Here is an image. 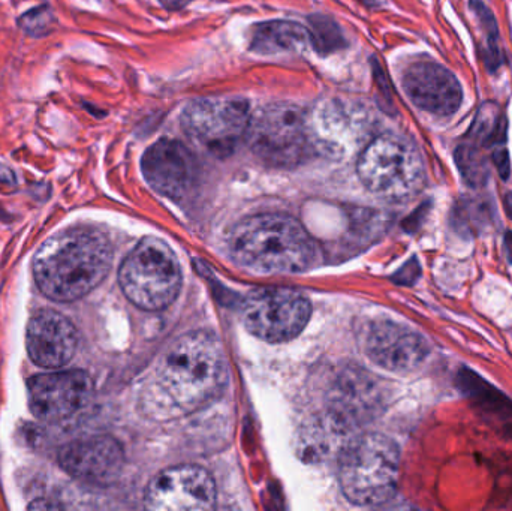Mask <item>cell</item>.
I'll use <instances>...</instances> for the list:
<instances>
[{"instance_id":"obj_18","label":"cell","mask_w":512,"mask_h":511,"mask_svg":"<svg viewBox=\"0 0 512 511\" xmlns=\"http://www.w3.org/2000/svg\"><path fill=\"white\" fill-rule=\"evenodd\" d=\"M378 405H381V390L373 378L352 374L342 378L337 387L334 416L337 422L354 423L375 414Z\"/></svg>"},{"instance_id":"obj_6","label":"cell","mask_w":512,"mask_h":511,"mask_svg":"<svg viewBox=\"0 0 512 511\" xmlns=\"http://www.w3.org/2000/svg\"><path fill=\"white\" fill-rule=\"evenodd\" d=\"M119 284L137 308L161 311L179 296L182 269L173 249L164 240L147 237L123 260Z\"/></svg>"},{"instance_id":"obj_25","label":"cell","mask_w":512,"mask_h":511,"mask_svg":"<svg viewBox=\"0 0 512 511\" xmlns=\"http://www.w3.org/2000/svg\"><path fill=\"white\" fill-rule=\"evenodd\" d=\"M373 66H375V78L376 81H378L379 90H381L382 95L385 96L384 99L385 101L388 102L390 108H393V99H391L390 84H387V78H385L384 72L381 71V68H379L378 63H373Z\"/></svg>"},{"instance_id":"obj_14","label":"cell","mask_w":512,"mask_h":511,"mask_svg":"<svg viewBox=\"0 0 512 511\" xmlns=\"http://www.w3.org/2000/svg\"><path fill=\"white\" fill-rule=\"evenodd\" d=\"M141 170L158 194L174 201L183 200L197 180V162L191 150L171 138H162L146 150Z\"/></svg>"},{"instance_id":"obj_17","label":"cell","mask_w":512,"mask_h":511,"mask_svg":"<svg viewBox=\"0 0 512 511\" xmlns=\"http://www.w3.org/2000/svg\"><path fill=\"white\" fill-rule=\"evenodd\" d=\"M26 348L35 365L47 369L63 368L77 353V329L59 312L38 311L27 324Z\"/></svg>"},{"instance_id":"obj_12","label":"cell","mask_w":512,"mask_h":511,"mask_svg":"<svg viewBox=\"0 0 512 511\" xmlns=\"http://www.w3.org/2000/svg\"><path fill=\"white\" fill-rule=\"evenodd\" d=\"M307 117L315 150L337 158L354 152L370 132L364 108L345 104L339 99L325 101Z\"/></svg>"},{"instance_id":"obj_24","label":"cell","mask_w":512,"mask_h":511,"mask_svg":"<svg viewBox=\"0 0 512 511\" xmlns=\"http://www.w3.org/2000/svg\"><path fill=\"white\" fill-rule=\"evenodd\" d=\"M492 161L495 167L498 168L499 174L502 179L507 180L511 173V161L510 153H508L507 147L498 146L493 149Z\"/></svg>"},{"instance_id":"obj_26","label":"cell","mask_w":512,"mask_h":511,"mask_svg":"<svg viewBox=\"0 0 512 511\" xmlns=\"http://www.w3.org/2000/svg\"><path fill=\"white\" fill-rule=\"evenodd\" d=\"M505 248H507L508 260L512 263V231H508L507 236H505Z\"/></svg>"},{"instance_id":"obj_3","label":"cell","mask_w":512,"mask_h":511,"mask_svg":"<svg viewBox=\"0 0 512 511\" xmlns=\"http://www.w3.org/2000/svg\"><path fill=\"white\" fill-rule=\"evenodd\" d=\"M230 252L252 272L300 273L315 263V243L297 219L282 213L249 216L234 227Z\"/></svg>"},{"instance_id":"obj_22","label":"cell","mask_w":512,"mask_h":511,"mask_svg":"<svg viewBox=\"0 0 512 511\" xmlns=\"http://www.w3.org/2000/svg\"><path fill=\"white\" fill-rule=\"evenodd\" d=\"M309 42L321 56H330L348 45L339 24L328 15L313 14L309 17Z\"/></svg>"},{"instance_id":"obj_8","label":"cell","mask_w":512,"mask_h":511,"mask_svg":"<svg viewBox=\"0 0 512 511\" xmlns=\"http://www.w3.org/2000/svg\"><path fill=\"white\" fill-rule=\"evenodd\" d=\"M251 105L243 98H200L189 102L182 114L186 135L219 159L228 158L245 140Z\"/></svg>"},{"instance_id":"obj_1","label":"cell","mask_w":512,"mask_h":511,"mask_svg":"<svg viewBox=\"0 0 512 511\" xmlns=\"http://www.w3.org/2000/svg\"><path fill=\"white\" fill-rule=\"evenodd\" d=\"M227 381L221 341L209 332L188 333L174 342L156 368L150 411L158 420L188 416L215 401Z\"/></svg>"},{"instance_id":"obj_11","label":"cell","mask_w":512,"mask_h":511,"mask_svg":"<svg viewBox=\"0 0 512 511\" xmlns=\"http://www.w3.org/2000/svg\"><path fill=\"white\" fill-rule=\"evenodd\" d=\"M144 503L156 511H203L215 507L216 485L197 465L167 468L147 485Z\"/></svg>"},{"instance_id":"obj_5","label":"cell","mask_w":512,"mask_h":511,"mask_svg":"<svg viewBox=\"0 0 512 511\" xmlns=\"http://www.w3.org/2000/svg\"><path fill=\"white\" fill-rule=\"evenodd\" d=\"M357 173L370 192L393 201L414 197L426 182L423 158L417 147L396 134L370 140L358 158Z\"/></svg>"},{"instance_id":"obj_19","label":"cell","mask_w":512,"mask_h":511,"mask_svg":"<svg viewBox=\"0 0 512 511\" xmlns=\"http://www.w3.org/2000/svg\"><path fill=\"white\" fill-rule=\"evenodd\" d=\"M457 380L463 393L477 405L481 414L489 417L492 425L512 434V402L504 393L490 386L471 369H462Z\"/></svg>"},{"instance_id":"obj_23","label":"cell","mask_w":512,"mask_h":511,"mask_svg":"<svg viewBox=\"0 0 512 511\" xmlns=\"http://www.w3.org/2000/svg\"><path fill=\"white\" fill-rule=\"evenodd\" d=\"M469 6L477 15L478 21L486 33V47L483 50L484 63L489 71H498L504 60H502L501 48H499V29L495 15L484 5L483 0H471Z\"/></svg>"},{"instance_id":"obj_21","label":"cell","mask_w":512,"mask_h":511,"mask_svg":"<svg viewBox=\"0 0 512 511\" xmlns=\"http://www.w3.org/2000/svg\"><path fill=\"white\" fill-rule=\"evenodd\" d=\"M454 161L462 174L463 180L471 188H484L490 179L489 159L483 153V147L466 141L454 152Z\"/></svg>"},{"instance_id":"obj_7","label":"cell","mask_w":512,"mask_h":511,"mask_svg":"<svg viewBox=\"0 0 512 511\" xmlns=\"http://www.w3.org/2000/svg\"><path fill=\"white\" fill-rule=\"evenodd\" d=\"M245 140L270 167H297L315 152L306 111L288 102L265 105L252 114Z\"/></svg>"},{"instance_id":"obj_15","label":"cell","mask_w":512,"mask_h":511,"mask_svg":"<svg viewBox=\"0 0 512 511\" xmlns=\"http://www.w3.org/2000/svg\"><path fill=\"white\" fill-rule=\"evenodd\" d=\"M403 89L421 110L435 116H453L463 102L456 75L435 60H418L403 72Z\"/></svg>"},{"instance_id":"obj_10","label":"cell","mask_w":512,"mask_h":511,"mask_svg":"<svg viewBox=\"0 0 512 511\" xmlns=\"http://www.w3.org/2000/svg\"><path fill=\"white\" fill-rule=\"evenodd\" d=\"M95 386L84 371H57L35 375L27 383V401L36 419L62 423L83 413L93 399Z\"/></svg>"},{"instance_id":"obj_27","label":"cell","mask_w":512,"mask_h":511,"mask_svg":"<svg viewBox=\"0 0 512 511\" xmlns=\"http://www.w3.org/2000/svg\"><path fill=\"white\" fill-rule=\"evenodd\" d=\"M504 206L505 212H507V215L510 216V219L512 221V192H508V194L505 195Z\"/></svg>"},{"instance_id":"obj_2","label":"cell","mask_w":512,"mask_h":511,"mask_svg":"<svg viewBox=\"0 0 512 511\" xmlns=\"http://www.w3.org/2000/svg\"><path fill=\"white\" fill-rule=\"evenodd\" d=\"M113 248L96 230L72 228L45 240L33 257L36 287L53 302L69 303L92 293L110 273Z\"/></svg>"},{"instance_id":"obj_16","label":"cell","mask_w":512,"mask_h":511,"mask_svg":"<svg viewBox=\"0 0 512 511\" xmlns=\"http://www.w3.org/2000/svg\"><path fill=\"white\" fill-rule=\"evenodd\" d=\"M366 353L381 368L396 374H406L426 362L430 348L426 338L415 330L402 324L382 321L367 333Z\"/></svg>"},{"instance_id":"obj_28","label":"cell","mask_w":512,"mask_h":511,"mask_svg":"<svg viewBox=\"0 0 512 511\" xmlns=\"http://www.w3.org/2000/svg\"><path fill=\"white\" fill-rule=\"evenodd\" d=\"M360 2L366 5L367 8H378L382 5V0H360Z\"/></svg>"},{"instance_id":"obj_9","label":"cell","mask_w":512,"mask_h":511,"mask_svg":"<svg viewBox=\"0 0 512 511\" xmlns=\"http://www.w3.org/2000/svg\"><path fill=\"white\" fill-rule=\"evenodd\" d=\"M312 305L291 288H262L249 294L243 305L246 329L270 344L292 341L309 323Z\"/></svg>"},{"instance_id":"obj_13","label":"cell","mask_w":512,"mask_h":511,"mask_svg":"<svg viewBox=\"0 0 512 511\" xmlns=\"http://www.w3.org/2000/svg\"><path fill=\"white\" fill-rule=\"evenodd\" d=\"M60 468L75 480L93 486H108L119 479L125 453L119 441L107 435L80 438L65 444L57 456Z\"/></svg>"},{"instance_id":"obj_4","label":"cell","mask_w":512,"mask_h":511,"mask_svg":"<svg viewBox=\"0 0 512 511\" xmlns=\"http://www.w3.org/2000/svg\"><path fill=\"white\" fill-rule=\"evenodd\" d=\"M399 470L397 444L382 434H363L354 438L340 455V488L355 506H381L396 492Z\"/></svg>"},{"instance_id":"obj_20","label":"cell","mask_w":512,"mask_h":511,"mask_svg":"<svg viewBox=\"0 0 512 511\" xmlns=\"http://www.w3.org/2000/svg\"><path fill=\"white\" fill-rule=\"evenodd\" d=\"M309 42L307 27L288 20H271L255 24L251 33V51L262 56L292 53Z\"/></svg>"}]
</instances>
